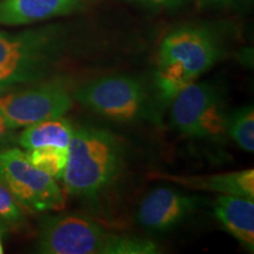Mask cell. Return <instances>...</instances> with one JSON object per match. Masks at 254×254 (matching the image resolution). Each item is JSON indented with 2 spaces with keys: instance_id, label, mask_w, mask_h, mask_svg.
<instances>
[{
  "instance_id": "obj_13",
  "label": "cell",
  "mask_w": 254,
  "mask_h": 254,
  "mask_svg": "<svg viewBox=\"0 0 254 254\" xmlns=\"http://www.w3.org/2000/svg\"><path fill=\"white\" fill-rule=\"evenodd\" d=\"M74 132V127L69 120L55 118L26 126L18 135L17 142L25 150L44 147V146H57L68 147Z\"/></svg>"
},
{
  "instance_id": "obj_5",
  "label": "cell",
  "mask_w": 254,
  "mask_h": 254,
  "mask_svg": "<svg viewBox=\"0 0 254 254\" xmlns=\"http://www.w3.org/2000/svg\"><path fill=\"white\" fill-rule=\"evenodd\" d=\"M228 114L220 91L209 82H192L171 101L173 127L190 138L224 141L227 136Z\"/></svg>"
},
{
  "instance_id": "obj_11",
  "label": "cell",
  "mask_w": 254,
  "mask_h": 254,
  "mask_svg": "<svg viewBox=\"0 0 254 254\" xmlns=\"http://www.w3.org/2000/svg\"><path fill=\"white\" fill-rule=\"evenodd\" d=\"M150 177L153 179H161L178 184L190 190L215 192L219 194L243 196V198L254 200L253 168L220 174H208V176L151 173Z\"/></svg>"
},
{
  "instance_id": "obj_2",
  "label": "cell",
  "mask_w": 254,
  "mask_h": 254,
  "mask_svg": "<svg viewBox=\"0 0 254 254\" xmlns=\"http://www.w3.org/2000/svg\"><path fill=\"white\" fill-rule=\"evenodd\" d=\"M220 41L209 28L183 25L170 31L161 40L155 71V91L164 103L196 81L219 62Z\"/></svg>"
},
{
  "instance_id": "obj_10",
  "label": "cell",
  "mask_w": 254,
  "mask_h": 254,
  "mask_svg": "<svg viewBox=\"0 0 254 254\" xmlns=\"http://www.w3.org/2000/svg\"><path fill=\"white\" fill-rule=\"evenodd\" d=\"M93 0H0V25L21 26L81 11Z\"/></svg>"
},
{
  "instance_id": "obj_20",
  "label": "cell",
  "mask_w": 254,
  "mask_h": 254,
  "mask_svg": "<svg viewBox=\"0 0 254 254\" xmlns=\"http://www.w3.org/2000/svg\"><path fill=\"white\" fill-rule=\"evenodd\" d=\"M133 1L146 2V4H152V5H167L170 4V2L174 1V0H133Z\"/></svg>"
},
{
  "instance_id": "obj_15",
  "label": "cell",
  "mask_w": 254,
  "mask_h": 254,
  "mask_svg": "<svg viewBox=\"0 0 254 254\" xmlns=\"http://www.w3.org/2000/svg\"><path fill=\"white\" fill-rule=\"evenodd\" d=\"M227 136L244 151L254 152V110L245 106L228 114Z\"/></svg>"
},
{
  "instance_id": "obj_1",
  "label": "cell",
  "mask_w": 254,
  "mask_h": 254,
  "mask_svg": "<svg viewBox=\"0 0 254 254\" xmlns=\"http://www.w3.org/2000/svg\"><path fill=\"white\" fill-rule=\"evenodd\" d=\"M124 160V146L113 133L94 126L74 127L62 179L64 192L75 198H95L118 179Z\"/></svg>"
},
{
  "instance_id": "obj_7",
  "label": "cell",
  "mask_w": 254,
  "mask_h": 254,
  "mask_svg": "<svg viewBox=\"0 0 254 254\" xmlns=\"http://www.w3.org/2000/svg\"><path fill=\"white\" fill-rule=\"evenodd\" d=\"M73 107V95L60 80L15 87L0 94V114L9 128L17 129L64 117Z\"/></svg>"
},
{
  "instance_id": "obj_22",
  "label": "cell",
  "mask_w": 254,
  "mask_h": 254,
  "mask_svg": "<svg viewBox=\"0 0 254 254\" xmlns=\"http://www.w3.org/2000/svg\"><path fill=\"white\" fill-rule=\"evenodd\" d=\"M1 236L2 234L0 233V254L4 253V246H2V243H1Z\"/></svg>"
},
{
  "instance_id": "obj_6",
  "label": "cell",
  "mask_w": 254,
  "mask_h": 254,
  "mask_svg": "<svg viewBox=\"0 0 254 254\" xmlns=\"http://www.w3.org/2000/svg\"><path fill=\"white\" fill-rule=\"evenodd\" d=\"M0 182L27 211H60L65 207V192L57 180L33 166L18 147H0Z\"/></svg>"
},
{
  "instance_id": "obj_17",
  "label": "cell",
  "mask_w": 254,
  "mask_h": 254,
  "mask_svg": "<svg viewBox=\"0 0 254 254\" xmlns=\"http://www.w3.org/2000/svg\"><path fill=\"white\" fill-rule=\"evenodd\" d=\"M47 73H49V69L44 68L0 69V94L27 82L40 80Z\"/></svg>"
},
{
  "instance_id": "obj_4",
  "label": "cell",
  "mask_w": 254,
  "mask_h": 254,
  "mask_svg": "<svg viewBox=\"0 0 254 254\" xmlns=\"http://www.w3.org/2000/svg\"><path fill=\"white\" fill-rule=\"evenodd\" d=\"M73 99L91 112L117 123L154 119V107L144 82L126 74L106 75L81 85Z\"/></svg>"
},
{
  "instance_id": "obj_9",
  "label": "cell",
  "mask_w": 254,
  "mask_h": 254,
  "mask_svg": "<svg viewBox=\"0 0 254 254\" xmlns=\"http://www.w3.org/2000/svg\"><path fill=\"white\" fill-rule=\"evenodd\" d=\"M201 202L199 196L184 194L168 187H158L141 201L138 221L146 230L166 232L189 218Z\"/></svg>"
},
{
  "instance_id": "obj_19",
  "label": "cell",
  "mask_w": 254,
  "mask_h": 254,
  "mask_svg": "<svg viewBox=\"0 0 254 254\" xmlns=\"http://www.w3.org/2000/svg\"><path fill=\"white\" fill-rule=\"evenodd\" d=\"M199 4L205 6V5H221V4H227L231 0H198Z\"/></svg>"
},
{
  "instance_id": "obj_14",
  "label": "cell",
  "mask_w": 254,
  "mask_h": 254,
  "mask_svg": "<svg viewBox=\"0 0 254 254\" xmlns=\"http://www.w3.org/2000/svg\"><path fill=\"white\" fill-rule=\"evenodd\" d=\"M28 161L56 179H63L66 165L68 160V147H57V146H44V147L26 150Z\"/></svg>"
},
{
  "instance_id": "obj_8",
  "label": "cell",
  "mask_w": 254,
  "mask_h": 254,
  "mask_svg": "<svg viewBox=\"0 0 254 254\" xmlns=\"http://www.w3.org/2000/svg\"><path fill=\"white\" fill-rule=\"evenodd\" d=\"M66 44L67 31L58 24L15 33L0 31V69H50Z\"/></svg>"
},
{
  "instance_id": "obj_3",
  "label": "cell",
  "mask_w": 254,
  "mask_h": 254,
  "mask_svg": "<svg viewBox=\"0 0 254 254\" xmlns=\"http://www.w3.org/2000/svg\"><path fill=\"white\" fill-rule=\"evenodd\" d=\"M37 251L43 254H157L158 244L135 236L107 231L80 214H57L43 219Z\"/></svg>"
},
{
  "instance_id": "obj_16",
  "label": "cell",
  "mask_w": 254,
  "mask_h": 254,
  "mask_svg": "<svg viewBox=\"0 0 254 254\" xmlns=\"http://www.w3.org/2000/svg\"><path fill=\"white\" fill-rule=\"evenodd\" d=\"M0 220L9 230L20 228L26 221L24 208L12 194L11 190L0 182Z\"/></svg>"
},
{
  "instance_id": "obj_18",
  "label": "cell",
  "mask_w": 254,
  "mask_h": 254,
  "mask_svg": "<svg viewBox=\"0 0 254 254\" xmlns=\"http://www.w3.org/2000/svg\"><path fill=\"white\" fill-rule=\"evenodd\" d=\"M13 131L14 129L9 128L2 116L0 114V147H7L12 142L17 141Z\"/></svg>"
},
{
  "instance_id": "obj_21",
  "label": "cell",
  "mask_w": 254,
  "mask_h": 254,
  "mask_svg": "<svg viewBox=\"0 0 254 254\" xmlns=\"http://www.w3.org/2000/svg\"><path fill=\"white\" fill-rule=\"evenodd\" d=\"M8 231H11V230H9V228H8L7 226H6L4 222L0 220V233L5 234V233H7Z\"/></svg>"
},
{
  "instance_id": "obj_12",
  "label": "cell",
  "mask_w": 254,
  "mask_h": 254,
  "mask_svg": "<svg viewBox=\"0 0 254 254\" xmlns=\"http://www.w3.org/2000/svg\"><path fill=\"white\" fill-rule=\"evenodd\" d=\"M214 215L221 226L251 253L254 250V200L220 194L214 202Z\"/></svg>"
}]
</instances>
